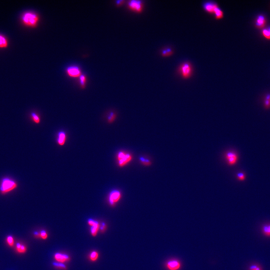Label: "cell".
<instances>
[{
    "instance_id": "14",
    "label": "cell",
    "mask_w": 270,
    "mask_h": 270,
    "mask_svg": "<svg viewBox=\"0 0 270 270\" xmlns=\"http://www.w3.org/2000/svg\"><path fill=\"white\" fill-rule=\"evenodd\" d=\"M16 251L21 254H24L27 250V246L23 244L20 243L16 244Z\"/></svg>"
},
{
    "instance_id": "5",
    "label": "cell",
    "mask_w": 270,
    "mask_h": 270,
    "mask_svg": "<svg viewBox=\"0 0 270 270\" xmlns=\"http://www.w3.org/2000/svg\"><path fill=\"white\" fill-rule=\"evenodd\" d=\"M67 73L70 77L73 78H78L82 75V73L79 67L77 66H71L66 70Z\"/></svg>"
},
{
    "instance_id": "31",
    "label": "cell",
    "mask_w": 270,
    "mask_h": 270,
    "mask_svg": "<svg viewBox=\"0 0 270 270\" xmlns=\"http://www.w3.org/2000/svg\"><path fill=\"white\" fill-rule=\"evenodd\" d=\"M259 264H252L249 267L248 270H256Z\"/></svg>"
},
{
    "instance_id": "21",
    "label": "cell",
    "mask_w": 270,
    "mask_h": 270,
    "mask_svg": "<svg viewBox=\"0 0 270 270\" xmlns=\"http://www.w3.org/2000/svg\"><path fill=\"white\" fill-rule=\"evenodd\" d=\"M53 265L55 268L57 269L66 270L67 269V267L64 264L59 262L53 263Z\"/></svg>"
},
{
    "instance_id": "13",
    "label": "cell",
    "mask_w": 270,
    "mask_h": 270,
    "mask_svg": "<svg viewBox=\"0 0 270 270\" xmlns=\"http://www.w3.org/2000/svg\"><path fill=\"white\" fill-rule=\"evenodd\" d=\"M67 140V134L64 131H60L58 133L57 141V144L60 146H64Z\"/></svg>"
},
{
    "instance_id": "22",
    "label": "cell",
    "mask_w": 270,
    "mask_h": 270,
    "mask_svg": "<svg viewBox=\"0 0 270 270\" xmlns=\"http://www.w3.org/2000/svg\"><path fill=\"white\" fill-rule=\"evenodd\" d=\"M98 254L96 251H93L89 255V259L91 261H96L98 258Z\"/></svg>"
},
{
    "instance_id": "16",
    "label": "cell",
    "mask_w": 270,
    "mask_h": 270,
    "mask_svg": "<svg viewBox=\"0 0 270 270\" xmlns=\"http://www.w3.org/2000/svg\"><path fill=\"white\" fill-rule=\"evenodd\" d=\"M266 20L265 17L262 15H260L257 18L256 21V25L259 28H262L264 27L265 24Z\"/></svg>"
},
{
    "instance_id": "17",
    "label": "cell",
    "mask_w": 270,
    "mask_h": 270,
    "mask_svg": "<svg viewBox=\"0 0 270 270\" xmlns=\"http://www.w3.org/2000/svg\"><path fill=\"white\" fill-rule=\"evenodd\" d=\"M215 17L216 19H220L222 18L224 16V13L221 8L217 6L214 9V13Z\"/></svg>"
},
{
    "instance_id": "27",
    "label": "cell",
    "mask_w": 270,
    "mask_h": 270,
    "mask_svg": "<svg viewBox=\"0 0 270 270\" xmlns=\"http://www.w3.org/2000/svg\"><path fill=\"white\" fill-rule=\"evenodd\" d=\"M266 108H268L270 107V95H268L266 97L264 103Z\"/></svg>"
},
{
    "instance_id": "10",
    "label": "cell",
    "mask_w": 270,
    "mask_h": 270,
    "mask_svg": "<svg viewBox=\"0 0 270 270\" xmlns=\"http://www.w3.org/2000/svg\"><path fill=\"white\" fill-rule=\"evenodd\" d=\"M54 259L57 262L64 264L70 260V257L68 255L64 253H57L54 255Z\"/></svg>"
},
{
    "instance_id": "7",
    "label": "cell",
    "mask_w": 270,
    "mask_h": 270,
    "mask_svg": "<svg viewBox=\"0 0 270 270\" xmlns=\"http://www.w3.org/2000/svg\"><path fill=\"white\" fill-rule=\"evenodd\" d=\"M88 223L91 226V234L93 236H96L100 228L99 223L92 219H89L88 220Z\"/></svg>"
},
{
    "instance_id": "9",
    "label": "cell",
    "mask_w": 270,
    "mask_h": 270,
    "mask_svg": "<svg viewBox=\"0 0 270 270\" xmlns=\"http://www.w3.org/2000/svg\"><path fill=\"white\" fill-rule=\"evenodd\" d=\"M121 193L117 190H114L110 193L109 196V201L110 204L113 205L118 202L121 199Z\"/></svg>"
},
{
    "instance_id": "33",
    "label": "cell",
    "mask_w": 270,
    "mask_h": 270,
    "mask_svg": "<svg viewBox=\"0 0 270 270\" xmlns=\"http://www.w3.org/2000/svg\"><path fill=\"white\" fill-rule=\"evenodd\" d=\"M124 2V1H123V0H119V1H116V3L117 5H120L121 4H123Z\"/></svg>"
},
{
    "instance_id": "32",
    "label": "cell",
    "mask_w": 270,
    "mask_h": 270,
    "mask_svg": "<svg viewBox=\"0 0 270 270\" xmlns=\"http://www.w3.org/2000/svg\"><path fill=\"white\" fill-rule=\"evenodd\" d=\"M34 236L36 238H41L40 233L38 231H35L34 233Z\"/></svg>"
},
{
    "instance_id": "19",
    "label": "cell",
    "mask_w": 270,
    "mask_h": 270,
    "mask_svg": "<svg viewBox=\"0 0 270 270\" xmlns=\"http://www.w3.org/2000/svg\"><path fill=\"white\" fill-rule=\"evenodd\" d=\"M8 46V41L6 38L0 35V47L6 48Z\"/></svg>"
},
{
    "instance_id": "4",
    "label": "cell",
    "mask_w": 270,
    "mask_h": 270,
    "mask_svg": "<svg viewBox=\"0 0 270 270\" xmlns=\"http://www.w3.org/2000/svg\"><path fill=\"white\" fill-rule=\"evenodd\" d=\"M117 159L119 166L123 167L131 161L132 156L130 154L121 151L118 154Z\"/></svg>"
},
{
    "instance_id": "8",
    "label": "cell",
    "mask_w": 270,
    "mask_h": 270,
    "mask_svg": "<svg viewBox=\"0 0 270 270\" xmlns=\"http://www.w3.org/2000/svg\"><path fill=\"white\" fill-rule=\"evenodd\" d=\"M225 158L228 165L232 166L236 163L238 159L237 154L233 151L228 152L225 154Z\"/></svg>"
},
{
    "instance_id": "23",
    "label": "cell",
    "mask_w": 270,
    "mask_h": 270,
    "mask_svg": "<svg viewBox=\"0 0 270 270\" xmlns=\"http://www.w3.org/2000/svg\"><path fill=\"white\" fill-rule=\"evenodd\" d=\"M173 53V51L171 48H167L164 49L162 51V55L163 56H169Z\"/></svg>"
},
{
    "instance_id": "34",
    "label": "cell",
    "mask_w": 270,
    "mask_h": 270,
    "mask_svg": "<svg viewBox=\"0 0 270 270\" xmlns=\"http://www.w3.org/2000/svg\"><path fill=\"white\" fill-rule=\"evenodd\" d=\"M105 228L106 224H105V223H103L101 227L100 228V229L101 230V231H104L105 229Z\"/></svg>"
},
{
    "instance_id": "15",
    "label": "cell",
    "mask_w": 270,
    "mask_h": 270,
    "mask_svg": "<svg viewBox=\"0 0 270 270\" xmlns=\"http://www.w3.org/2000/svg\"><path fill=\"white\" fill-rule=\"evenodd\" d=\"M261 232L264 236L270 238V223L264 224L261 227Z\"/></svg>"
},
{
    "instance_id": "26",
    "label": "cell",
    "mask_w": 270,
    "mask_h": 270,
    "mask_svg": "<svg viewBox=\"0 0 270 270\" xmlns=\"http://www.w3.org/2000/svg\"><path fill=\"white\" fill-rule=\"evenodd\" d=\"M262 34L265 38L270 39V27L263 30Z\"/></svg>"
},
{
    "instance_id": "25",
    "label": "cell",
    "mask_w": 270,
    "mask_h": 270,
    "mask_svg": "<svg viewBox=\"0 0 270 270\" xmlns=\"http://www.w3.org/2000/svg\"><path fill=\"white\" fill-rule=\"evenodd\" d=\"M6 242L8 246L10 247H12L14 245V241L13 237L12 236H8L6 238Z\"/></svg>"
},
{
    "instance_id": "29",
    "label": "cell",
    "mask_w": 270,
    "mask_h": 270,
    "mask_svg": "<svg viewBox=\"0 0 270 270\" xmlns=\"http://www.w3.org/2000/svg\"><path fill=\"white\" fill-rule=\"evenodd\" d=\"M140 159L142 163H143L144 165H146V166H148V165L151 164V162H150L149 160L145 159V158L143 157L140 158Z\"/></svg>"
},
{
    "instance_id": "18",
    "label": "cell",
    "mask_w": 270,
    "mask_h": 270,
    "mask_svg": "<svg viewBox=\"0 0 270 270\" xmlns=\"http://www.w3.org/2000/svg\"><path fill=\"white\" fill-rule=\"evenodd\" d=\"M31 117L32 120L34 123L39 124L41 120L39 115L36 113L32 112L31 113Z\"/></svg>"
},
{
    "instance_id": "20",
    "label": "cell",
    "mask_w": 270,
    "mask_h": 270,
    "mask_svg": "<svg viewBox=\"0 0 270 270\" xmlns=\"http://www.w3.org/2000/svg\"><path fill=\"white\" fill-rule=\"evenodd\" d=\"M116 118V115L114 112H110L107 117V120L109 123H113Z\"/></svg>"
},
{
    "instance_id": "24",
    "label": "cell",
    "mask_w": 270,
    "mask_h": 270,
    "mask_svg": "<svg viewBox=\"0 0 270 270\" xmlns=\"http://www.w3.org/2000/svg\"><path fill=\"white\" fill-rule=\"evenodd\" d=\"M87 81L86 76L82 75L80 77V82L81 87L83 88H85Z\"/></svg>"
},
{
    "instance_id": "2",
    "label": "cell",
    "mask_w": 270,
    "mask_h": 270,
    "mask_svg": "<svg viewBox=\"0 0 270 270\" xmlns=\"http://www.w3.org/2000/svg\"><path fill=\"white\" fill-rule=\"evenodd\" d=\"M39 19L38 15L32 12H25L22 17V22L23 24L28 27H36L39 21Z\"/></svg>"
},
{
    "instance_id": "30",
    "label": "cell",
    "mask_w": 270,
    "mask_h": 270,
    "mask_svg": "<svg viewBox=\"0 0 270 270\" xmlns=\"http://www.w3.org/2000/svg\"><path fill=\"white\" fill-rule=\"evenodd\" d=\"M237 177L239 180H244L245 179V174L243 173H239L237 174Z\"/></svg>"
},
{
    "instance_id": "35",
    "label": "cell",
    "mask_w": 270,
    "mask_h": 270,
    "mask_svg": "<svg viewBox=\"0 0 270 270\" xmlns=\"http://www.w3.org/2000/svg\"><path fill=\"white\" fill-rule=\"evenodd\" d=\"M256 270H262V268H261V266H260V265H259V266H258V267H257V269H256Z\"/></svg>"
},
{
    "instance_id": "11",
    "label": "cell",
    "mask_w": 270,
    "mask_h": 270,
    "mask_svg": "<svg viewBox=\"0 0 270 270\" xmlns=\"http://www.w3.org/2000/svg\"><path fill=\"white\" fill-rule=\"evenodd\" d=\"M217 6H218V5L216 3L209 1L204 3L203 7L207 12L211 14H213L214 13L215 8Z\"/></svg>"
},
{
    "instance_id": "6",
    "label": "cell",
    "mask_w": 270,
    "mask_h": 270,
    "mask_svg": "<svg viewBox=\"0 0 270 270\" xmlns=\"http://www.w3.org/2000/svg\"><path fill=\"white\" fill-rule=\"evenodd\" d=\"M128 5L129 8L136 11L140 12L143 8V3L140 0H131L129 1Z\"/></svg>"
},
{
    "instance_id": "28",
    "label": "cell",
    "mask_w": 270,
    "mask_h": 270,
    "mask_svg": "<svg viewBox=\"0 0 270 270\" xmlns=\"http://www.w3.org/2000/svg\"><path fill=\"white\" fill-rule=\"evenodd\" d=\"M40 233L41 238H42V239L45 240L47 239L48 237V234L45 230L41 231Z\"/></svg>"
},
{
    "instance_id": "12",
    "label": "cell",
    "mask_w": 270,
    "mask_h": 270,
    "mask_svg": "<svg viewBox=\"0 0 270 270\" xmlns=\"http://www.w3.org/2000/svg\"><path fill=\"white\" fill-rule=\"evenodd\" d=\"M167 266L170 270H178L181 267V264L180 261L176 260H171L168 261Z\"/></svg>"
},
{
    "instance_id": "1",
    "label": "cell",
    "mask_w": 270,
    "mask_h": 270,
    "mask_svg": "<svg viewBox=\"0 0 270 270\" xmlns=\"http://www.w3.org/2000/svg\"><path fill=\"white\" fill-rule=\"evenodd\" d=\"M17 183L14 180L9 177L2 179L0 183V193L5 195L14 190L17 188Z\"/></svg>"
},
{
    "instance_id": "3",
    "label": "cell",
    "mask_w": 270,
    "mask_h": 270,
    "mask_svg": "<svg viewBox=\"0 0 270 270\" xmlns=\"http://www.w3.org/2000/svg\"><path fill=\"white\" fill-rule=\"evenodd\" d=\"M179 71L182 76L184 78H189L192 74V66L190 63L185 62L180 66Z\"/></svg>"
}]
</instances>
